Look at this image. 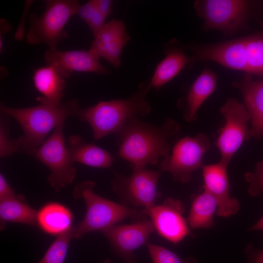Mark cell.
Returning <instances> with one entry per match:
<instances>
[{"instance_id": "obj_15", "label": "cell", "mask_w": 263, "mask_h": 263, "mask_svg": "<svg viewBox=\"0 0 263 263\" xmlns=\"http://www.w3.org/2000/svg\"><path fill=\"white\" fill-rule=\"evenodd\" d=\"M228 165L219 162L202 167L204 186L202 188L216 199L219 216L229 217L236 214L240 209L238 200L230 195L229 184L227 173Z\"/></svg>"}, {"instance_id": "obj_12", "label": "cell", "mask_w": 263, "mask_h": 263, "mask_svg": "<svg viewBox=\"0 0 263 263\" xmlns=\"http://www.w3.org/2000/svg\"><path fill=\"white\" fill-rule=\"evenodd\" d=\"M145 210L156 231L168 241L177 244L187 236H192L184 216L185 207L181 201L167 198L161 204Z\"/></svg>"}, {"instance_id": "obj_31", "label": "cell", "mask_w": 263, "mask_h": 263, "mask_svg": "<svg viewBox=\"0 0 263 263\" xmlns=\"http://www.w3.org/2000/svg\"><path fill=\"white\" fill-rule=\"evenodd\" d=\"M244 253L246 263H263V249L256 248L249 243L246 245Z\"/></svg>"}, {"instance_id": "obj_35", "label": "cell", "mask_w": 263, "mask_h": 263, "mask_svg": "<svg viewBox=\"0 0 263 263\" xmlns=\"http://www.w3.org/2000/svg\"><path fill=\"white\" fill-rule=\"evenodd\" d=\"M262 230L263 237V216L253 225L247 230V231Z\"/></svg>"}, {"instance_id": "obj_7", "label": "cell", "mask_w": 263, "mask_h": 263, "mask_svg": "<svg viewBox=\"0 0 263 263\" xmlns=\"http://www.w3.org/2000/svg\"><path fill=\"white\" fill-rule=\"evenodd\" d=\"M210 145L208 137L202 132L185 136L172 147L170 154L160 164V169L170 173L175 181L188 183L193 172L203 166V157Z\"/></svg>"}, {"instance_id": "obj_22", "label": "cell", "mask_w": 263, "mask_h": 263, "mask_svg": "<svg viewBox=\"0 0 263 263\" xmlns=\"http://www.w3.org/2000/svg\"><path fill=\"white\" fill-rule=\"evenodd\" d=\"M37 225L45 232L59 235L72 227L73 215L66 207L57 203H49L38 211Z\"/></svg>"}, {"instance_id": "obj_4", "label": "cell", "mask_w": 263, "mask_h": 263, "mask_svg": "<svg viewBox=\"0 0 263 263\" xmlns=\"http://www.w3.org/2000/svg\"><path fill=\"white\" fill-rule=\"evenodd\" d=\"M95 186L94 182L85 180L78 183L74 189L73 196L83 199L86 206L83 220L74 226V238L79 239L91 231L102 232L127 218L136 221L149 218L145 209L130 207L100 196L94 191Z\"/></svg>"}, {"instance_id": "obj_9", "label": "cell", "mask_w": 263, "mask_h": 263, "mask_svg": "<svg viewBox=\"0 0 263 263\" xmlns=\"http://www.w3.org/2000/svg\"><path fill=\"white\" fill-rule=\"evenodd\" d=\"M220 112L225 124L215 144L221 154L220 161L228 165L243 143L252 136L248 127L250 115L245 105L233 98L227 99Z\"/></svg>"}, {"instance_id": "obj_1", "label": "cell", "mask_w": 263, "mask_h": 263, "mask_svg": "<svg viewBox=\"0 0 263 263\" xmlns=\"http://www.w3.org/2000/svg\"><path fill=\"white\" fill-rule=\"evenodd\" d=\"M180 131V125L170 118L157 126L134 117L117 133L118 155L132 169L156 165L160 157L170 154V140Z\"/></svg>"}, {"instance_id": "obj_13", "label": "cell", "mask_w": 263, "mask_h": 263, "mask_svg": "<svg viewBox=\"0 0 263 263\" xmlns=\"http://www.w3.org/2000/svg\"><path fill=\"white\" fill-rule=\"evenodd\" d=\"M192 55L188 57V64L201 61H213L223 66L247 73V64L245 37L209 44H190L185 48Z\"/></svg>"}, {"instance_id": "obj_30", "label": "cell", "mask_w": 263, "mask_h": 263, "mask_svg": "<svg viewBox=\"0 0 263 263\" xmlns=\"http://www.w3.org/2000/svg\"><path fill=\"white\" fill-rule=\"evenodd\" d=\"M244 178L249 184V194L252 197L261 195L263 198V161L257 163L254 171L244 173Z\"/></svg>"}, {"instance_id": "obj_24", "label": "cell", "mask_w": 263, "mask_h": 263, "mask_svg": "<svg viewBox=\"0 0 263 263\" xmlns=\"http://www.w3.org/2000/svg\"><path fill=\"white\" fill-rule=\"evenodd\" d=\"M38 211L29 206L22 196L0 201L1 229L7 222L37 225Z\"/></svg>"}, {"instance_id": "obj_14", "label": "cell", "mask_w": 263, "mask_h": 263, "mask_svg": "<svg viewBox=\"0 0 263 263\" xmlns=\"http://www.w3.org/2000/svg\"><path fill=\"white\" fill-rule=\"evenodd\" d=\"M100 58L88 51H58L48 49L44 54L46 65L52 66L63 78L69 77L75 72L94 73L101 75L110 73L102 65Z\"/></svg>"}, {"instance_id": "obj_18", "label": "cell", "mask_w": 263, "mask_h": 263, "mask_svg": "<svg viewBox=\"0 0 263 263\" xmlns=\"http://www.w3.org/2000/svg\"><path fill=\"white\" fill-rule=\"evenodd\" d=\"M165 57L156 66L151 79V88L159 90L175 77L188 63L184 48L175 39L163 44Z\"/></svg>"}, {"instance_id": "obj_26", "label": "cell", "mask_w": 263, "mask_h": 263, "mask_svg": "<svg viewBox=\"0 0 263 263\" xmlns=\"http://www.w3.org/2000/svg\"><path fill=\"white\" fill-rule=\"evenodd\" d=\"M74 232L75 228L72 226L67 231L58 235L38 263H63L70 241L74 237Z\"/></svg>"}, {"instance_id": "obj_25", "label": "cell", "mask_w": 263, "mask_h": 263, "mask_svg": "<svg viewBox=\"0 0 263 263\" xmlns=\"http://www.w3.org/2000/svg\"><path fill=\"white\" fill-rule=\"evenodd\" d=\"M248 75L263 76V33L245 37Z\"/></svg>"}, {"instance_id": "obj_5", "label": "cell", "mask_w": 263, "mask_h": 263, "mask_svg": "<svg viewBox=\"0 0 263 263\" xmlns=\"http://www.w3.org/2000/svg\"><path fill=\"white\" fill-rule=\"evenodd\" d=\"M40 16L32 14L30 27L26 34V42L31 45L44 43L50 50H56L58 43L68 37L64 27L81 5L77 0H46Z\"/></svg>"}, {"instance_id": "obj_21", "label": "cell", "mask_w": 263, "mask_h": 263, "mask_svg": "<svg viewBox=\"0 0 263 263\" xmlns=\"http://www.w3.org/2000/svg\"><path fill=\"white\" fill-rule=\"evenodd\" d=\"M33 81L35 88L41 95L37 98L40 104L52 106L61 104L65 80L52 66L45 65L36 69Z\"/></svg>"}, {"instance_id": "obj_23", "label": "cell", "mask_w": 263, "mask_h": 263, "mask_svg": "<svg viewBox=\"0 0 263 263\" xmlns=\"http://www.w3.org/2000/svg\"><path fill=\"white\" fill-rule=\"evenodd\" d=\"M193 195L192 203L187 221L189 228L208 229L214 226V215L218 204L215 197L206 189Z\"/></svg>"}, {"instance_id": "obj_28", "label": "cell", "mask_w": 263, "mask_h": 263, "mask_svg": "<svg viewBox=\"0 0 263 263\" xmlns=\"http://www.w3.org/2000/svg\"><path fill=\"white\" fill-rule=\"evenodd\" d=\"M146 245L153 263H198L193 256L181 258L163 246L152 243H147Z\"/></svg>"}, {"instance_id": "obj_3", "label": "cell", "mask_w": 263, "mask_h": 263, "mask_svg": "<svg viewBox=\"0 0 263 263\" xmlns=\"http://www.w3.org/2000/svg\"><path fill=\"white\" fill-rule=\"evenodd\" d=\"M79 101L73 99L59 106L40 104L34 107L12 108L0 104L1 113L14 118L20 125L24 134L21 138V150L33 154L45 141L49 132L64 123L70 116H76L80 109Z\"/></svg>"}, {"instance_id": "obj_32", "label": "cell", "mask_w": 263, "mask_h": 263, "mask_svg": "<svg viewBox=\"0 0 263 263\" xmlns=\"http://www.w3.org/2000/svg\"><path fill=\"white\" fill-rule=\"evenodd\" d=\"M16 195L7 181L0 173V201L15 198Z\"/></svg>"}, {"instance_id": "obj_2", "label": "cell", "mask_w": 263, "mask_h": 263, "mask_svg": "<svg viewBox=\"0 0 263 263\" xmlns=\"http://www.w3.org/2000/svg\"><path fill=\"white\" fill-rule=\"evenodd\" d=\"M151 89L150 81L146 80L129 97L101 101L94 106L80 108L76 116L90 125L95 140L111 133L117 134L132 119L145 116L150 112L146 96Z\"/></svg>"}, {"instance_id": "obj_6", "label": "cell", "mask_w": 263, "mask_h": 263, "mask_svg": "<svg viewBox=\"0 0 263 263\" xmlns=\"http://www.w3.org/2000/svg\"><path fill=\"white\" fill-rule=\"evenodd\" d=\"M132 169V173L127 176L113 171L111 181L113 191L123 204L127 206L148 209L155 206L161 196L157 185L161 171L148 169L145 167Z\"/></svg>"}, {"instance_id": "obj_19", "label": "cell", "mask_w": 263, "mask_h": 263, "mask_svg": "<svg viewBox=\"0 0 263 263\" xmlns=\"http://www.w3.org/2000/svg\"><path fill=\"white\" fill-rule=\"evenodd\" d=\"M217 81V75L206 67L190 86L181 107L183 118L188 123L194 121L197 113L204 102L215 91Z\"/></svg>"}, {"instance_id": "obj_33", "label": "cell", "mask_w": 263, "mask_h": 263, "mask_svg": "<svg viewBox=\"0 0 263 263\" xmlns=\"http://www.w3.org/2000/svg\"><path fill=\"white\" fill-rule=\"evenodd\" d=\"M101 14L106 19L112 13L113 1L110 0H94Z\"/></svg>"}, {"instance_id": "obj_27", "label": "cell", "mask_w": 263, "mask_h": 263, "mask_svg": "<svg viewBox=\"0 0 263 263\" xmlns=\"http://www.w3.org/2000/svg\"><path fill=\"white\" fill-rule=\"evenodd\" d=\"M77 15L87 24L93 36L103 27L106 18L101 14L94 0H90L80 6Z\"/></svg>"}, {"instance_id": "obj_10", "label": "cell", "mask_w": 263, "mask_h": 263, "mask_svg": "<svg viewBox=\"0 0 263 263\" xmlns=\"http://www.w3.org/2000/svg\"><path fill=\"white\" fill-rule=\"evenodd\" d=\"M248 4V1L241 0H198L194 6L197 15L204 19V29L230 35L244 26Z\"/></svg>"}, {"instance_id": "obj_37", "label": "cell", "mask_w": 263, "mask_h": 263, "mask_svg": "<svg viewBox=\"0 0 263 263\" xmlns=\"http://www.w3.org/2000/svg\"><path fill=\"white\" fill-rule=\"evenodd\" d=\"M103 263H114L109 259H107L105 260Z\"/></svg>"}, {"instance_id": "obj_11", "label": "cell", "mask_w": 263, "mask_h": 263, "mask_svg": "<svg viewBox=\"0 0 263 263\" xmlns=\"http://www.w3.org/2000/svg\"><path fill=\"white\" fill-rule=\"evenodd\" d=\"M155 231L152 222L147 218L131 224L115 225L101 232L123 263H137L135 250L146 244L150 236Z\"/></svg>"}, {"instance_id": "obj_17", "label": "cell", "mask_w": 263, "mask_h": 263, "mask_svg": "<svg viewBox=\"0 0 263 263\" xmlns=\"http://www.w3.org/2000/svg\"><path fill=\"white\" fill-rule=\"evenodd\" d=\"M232 85L243 94L244 105L250 115L252 136L260 139L263 135V80H252L247 74Z\"/></svg>"}, {"instance_id": "obj_34", "label": "cell", "mask_w": 263, "mask_h": 263, "mask_svg": "<svg viewBox=\"0 0 263 263\" xmlns=\"http://www.w3.org/2000/svg\"><path fill=\"white\" fill-rule=\"evenodd\" d=\"M12 29L11 25L4 19H0V33H7Z\"/></svg>"}, {"instance_id": "obj_8", "label": "cell", "mask_w": 263, "mask_h": 263, "mask_svg": "<svg viewBox=\"0 0 263 263\" xmlns=\"http://www.w3.org/2000/svg\"><path fill=\"white\" fill-rule=\"evenodd\" d=\"M63 123L39 147L34 156L50 170L48 183L56 192L74 181L76 175L74 163L66 146Z\"/></svg>"}, {"instance_id": "obj_16", "label": "cell", "mask_w": 263, "mask_h": 263, "mask_svg": "<svg viewBox=\"0 0 263 263\" xmlns=\"http://www.w3.org/2000/svg\"><path fill=\"white\" fill-rule=\"evenodd\" d=\"M94 38L89 50L114 68H119L122 51L131 39L124 22L114 19L110 20Z\"/></svg>"}, {"instance_id": "obj_20", "label": "cell", "mask_w": 263, "mask_h": 263, "mask_svg": "<svg viewBox=\"0 0 263 263\" xmlns=\"http://www.w3.org/2000/svg\"><path fill=\"white\" fill-rule=\"evenodd\" d=\"M68 143L69 156L74 163L98 168H112L114 161L113 155L94 143L87 142L77 134L70 136Z\"/></svg>"}, {"instance_id": "obj_36", "label": "cell", "mask_w": 263, "mask_h": 263, "mask_svg": "<svg viewBox=\"0 0 263 263\" xmlns=\"http://www.w3.org/2000/svg\"><path fill=\"white\" fill-rule=\"evenodd\" d=\"M3 41H2V40L1 39V36L0 35V52H1V50H2L3 49Z\"/></svg>"}, {"instance_id": "obj_29", "label": "cell", "mask_w": 263, "mask_h": 263, "mask_svg": "<svg viewBox=\"0 0 263 263\" xmlns=\"http://www.w3.org/2000/svg\"><path fill=\"white\" fill-rule=\"evenodd\" d=\"M1 116L0 123V157L10 156L21 150L20 137L11 139L9 136L8 120Z\"/></svg>"}]
</instances>
